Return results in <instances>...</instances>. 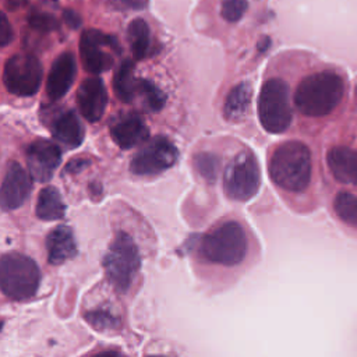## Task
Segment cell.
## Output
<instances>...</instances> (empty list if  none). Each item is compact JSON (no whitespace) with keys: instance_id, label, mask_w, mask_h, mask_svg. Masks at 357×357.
Instances as JSON below:
<instances>
[{"instance_id":"obj_1","label":"cell","mask_w":357,"mask_h":357,"mask_svg":"<svg viewBox=\"0 0 357 357\" xmlns=\"http://www.w3.org/2000/svg\"><path fill=\"white\" fill-rule=\"evenodd\" d=\"M272 181L291 192L304 191L311 178V152L300 141H286L275 148L268 165Z\"/></svg>"},{"instance_id":"obj_2","label":"cell","mask_w":357,"mask_h":357,"mask_svg":"<svg viewBox=\"0 0 357 357\" xmlns=\"http://www.w3.org/2000/svg\"><path fill=\"white\" fill-rule=\"evenodd\" d=\"M344 82L332 71H319L305 77L294 93V105L300 113L311 117L329 114L342 100Z\"/></svg>"},{"instance_id":"obj_3","label":"cell","mask_w":357,"mask_h":357,"mask_svg":"<svg viewBox=\"0 0 357 357\" xmlns=\"http://www.w3.org/2000/svg\"><path fill=\"white\" fill-rule=\"evenodd\" d=\"M247 247L248 241L243 226L238 222L229 220L202 236L199 254L211 264L234 266L244 259Z\"/></svg>"},{"instance_id":"obj_4","label":"cell","mask_w":357,"mask_h":357,"mask_svg":"<svg viewBox=\"0 0 357 357\" xmlns=\"http://www.w3.org/2000/svg\"><path fill=\"white\" fill-rule=\"evenodd\" d=\"M40 282L36 262L20 252H6L0 262V283L3 293L13 300L31 298Z\"/></svg>"},{"instance_id":"obj_5","label":"cell","mask_w":357,"mask_h":357,"mask_svg":"<svg viewBox=\"0 0 357 357\" xmlns=\"http://www.w3.org/2000/svg\"><path fill=\"white\" fill-rule=\"evenodd\" d=\"M139 265V252L134 240L124 231L117 233L103 258V268L110 283L119 291H127Z\"/></svg>"},{"instance_id":"obj_6","label":"cell","mask_w":357,"mask_h":357,"mask_svg":"<svg viewBox=\"0 0 357 357\" xmlns=\"http://www.w3.org/2000/svg\"><path fill=\"white\" fill-rule=\"evenodd\" d=\"M258 114L262 127L272 134L284 131L291 123L289 86L280 78L266 79L258 96Z\"/></svg>"},{"instance_id":"obj_7","label":"cell","mask_w":357,"mask_h":357,"mask_svg":"<svg viewBox=\"0 0 357 357\" xmlns=\"http://www.w3.org/2000/svg\"><path fill=\"white\" fill-rule=\"evenodd\" d=\"M261 169L251 151L240 152L226 167L223 174V190L236 201H248L259 190Z\"/></svg>"},{"instance_id":"obj_8","label":"cell","mask_w":357,"mask_h":357,"mask_svg":"<svg viewBox=\"0 0 357 357\" xmlns=\"http://www.w3.org/2000/svg\"><path fill=\"white\" fill-rule=\"evenodd\" d=\"M42 64L32 54H14L4 64L3 81L7 91L13 95H35L42 84Z\"/></svg>"},{"instance_id":"obj_9","label":"cell","mask_w":357,"mask_h":357,"mask_svg":"<svg viewBox=\"0 0 357 357\" xmlns=\"http://www.w3.org/2000/svg\"><path fill=\"white\" fill-rule=\"evenodd\" d=\"M107 49L120 53V46L114 36L106 35L98 29L84 31L79 40V54L84 68L92 74L110 70L113 66V54Z\"/></svg>"},{"instance_id":"obj_10","label":"cell","mask_w":357,"mask_h":357,"mask_svg":"<svg viewBox=\"0 0 357 357\" xmlns=\"http://www.w3.org/2000/svg\"><path fill=\"white\" fill-rule=\"evenodd\" d=\"M178 158V151L166 137H155L145 144L132 158L130 170L139 176H151L172 167Z\"/></svg>"},{"instance_id":"obj_11","label":"cell","mask_w":357,"mask_h":357,"mask_svg":"<svg viewBox=\"0 0 357 357\" xmlns=\"http://www.w3.org/2000/svg\"><path fill=\"white\" fill-rule=\"evenodd\" d=\"M61 151L59 145L49 139H35L26 149V165L32 178L47 181L52 178L56 167L60 165Z\"/></svg>"},{"instance_id":"obj_12","label":"cell","mask_w":357,"mask_h":357,"mask_svg":"<svg viewBox=\"0 0 357 357\" xmlns=\"http://www.w3.org/2000/svg\"><path fill=\"white\" fill-rule=\"evenodd\" d=\"M32 181L26 170L15 160H10L6 166V173L1 183V208L13 211L20 208L31 192Z\"/></svg>"},{"instance_id":"obj_13","label":"cell","mask_w":357,"mask_h":357,"mask_svg":"<svg viewBox=\"0 0 357 357\" xmlns=\"http://www.w3.org/2000/svg\"><path fill=\"white\" fill-rule=\"evenodd\" d=\"M113 141L123 149H131L149 137V128L142 117L137 113H121L110 124Z\"/></svg>"},{"instance_id":"obj_14","label":"cell","mask_w":357,"mask_h":357,"mask_svg":"<svg viewBox=\"0 0 357 357\" xmlns=\"http://www.w3.org/2000/svg\"><path fill=\"white\" fill-rule=\"evenodd\" d=\"M77 103L88 121L100 120L107 105V91L103 81L98 77L84 79L77 91Z\"/></svg>"},{"instance_id":"obj_15","label":"cell","mask_w":357,"mask_h":357,"mask_svg":"<svg viewBox=\"0 0 357 357\" xmlns=\"http://www.w3.org/2000/svg\"><path fill=\"white\" fill-rule=\"evenodd\" d=\"M77 75V61L71 52L61 53L52 64L46 79V93L52 100L61 99L71 88Z\"/></svg>"},{"instance_id":"obj_16","label":"cell","mask_w":357,"mask_h":357,"mask_svg":"<svg viewBox=\"0 0 357 357\" xmlns=\"http://www.w3.org/2000/svg\"><path fill=\"white\" fill-rule=\"evenodd\" d=\"M333 177L343 184L357 185V151L349 146H333L326 156Z\"/></svg>"},{"instance_id":"obj_17","label":"cell","mask_w":357,"mask_h":357,"mask_svg":"<svg viewBox=\"0 0 357 357\" xmlns=\"http://www.w3.org/2000/svg\"><path fill=\"white\" fill-rule=\"evenodd\" d=\"M47 259L52 265H61L74 258L78 252L74 234L67 226L54 227L46 238Z\"/></svg>"},{"instance_id":"obj_18","label":"cell","mask_w":357,"mask_h":357,"mask_svg":"<svg viewBox=\"0 0 357 357\" xmlns=\"http://www.w3.org/2000/svg\"><path fill=\"white\" fill-rule=\"evenodd\" d=\"M50 130L53 137L68 149L79 146L84 141V126L74 110L60 113L53 120Z\"/></svg>"},{"instance_id":"obj_19","label":"cell","mask_w":357,"mask_h":357,"mask_svg":"<svg viewBox=\"0 0 357 357\" xmlns=\"http://www.w3.org/2000/svg\"><path fill=\"white\" fill-rule=\"evenodd\" d=\"M36 216L42 220H57L64 216L66 206L57 188L49 185L40 190L35 206Z\"/></svg>"},{"instance_id":"obj_20","label":"cell","mask_w":357,"mask_h":357,"mask_svg":"<svg viewBox=\"0 0 357 357\" xmlns=\"http://www.w3.org/2000/svg\"><path fill=\"white\" fill-rule=\"evenodd\" d=\"M139 79L134 77V63L130 59H126L120 63L114 78H113V89L114 93L123 102H131L137 96Z\"/></svg>"},{"instance_id":"obj_21","label":"cell","mask_w":357,"mask_h":357,"mask_svg":"<svg viewBox=\"0 0 357 357\" xmlns=\"http://www.w3.org/2000/svg\"><path fill=\"white\" fill-rule=\"evenodd\" d=\"M127 38L135 60H141L148 56L151 47V32L144 20L135 18L130 22L127 28Z\"/></svg>"},{"instance_id":"obj_22","label":"cell","mask_w":357,"mask_h":357,"mask_svg":"<svg viewBox=\"0 0 357 357\" xmlns=\"http://www.w3.org/2000/svg\"><path fill=\"white\" fill-rule=\"evenodd\" d=\"M252 89L251 85L247 82H241L234 86L226 98V103L223 107L225 116L227 119H240L248 110L251 103Z\"/></svg>"},{"instance_id":"obj_23","label":"cell","mask_w":357,"mask_h":357,"mask_svg":"<svg viewBox=\"0 0 357 357\" xmlns=\"http://www.w3.org/2000/svg\"><path fill=\"white\" fill-rule=\"evenodd\" d=\"M333 208L336 215L347 225L357 227V197L350 192H339L335 198Z\"/></svg>"},{"instance_id":"obj_24","label":"cell","mask_w":357,"mask_h":357,"mask_svg":"<svg viewBox=\"0 0 357 357\" xmlns=\"http://www.w3.org/2000/svg\"><path fill=\"white\" fill-rule=\"evenodd\" d=\"M137 96L142 99L144 107L151 112H158L165 105V95L146 79H139Z\"/></svg>"},{"instance_id":"obj_25","label":"cell","mask_w":357,"mask_h":357,"mask_svg":"<svg viewBox=\"0 0 357 357\" xmlns=\"http://www.w3.org/2000/svg\"><path fill=\"white\" fill-rule=\"evenodd\" d=\"M247 10V0H222L220 14L229 22L241 20Z\"/></svg>"},{"instance_id":"obj_26","label":"cell","mask_w":357,"mask_h":357,"mask_svg":"<svg viewBox=\"0 0 357 357\" xmlns=\"http://www.w3.org/2000/svg\"><path fill=\"white\" fill-rule=\"evenodd\" d=\"M195 167L198 169L201 176L205 177L206 180H209V181L215 180L218 165H216L215 158L211 156L209 153L197 155V158H195Z\"/></svg>"},{"instance_id":"obj_27","label":"cell","mask_w":357,"mask_h":357,"mask_svg":"<svg viewBox=\"0 0 357 357\" xmlns=\"http://www.w3.org/2000/svg\"><path fill=\"white\" fill-rule=\"evenodd\" d=\"M29 25L40 32H49L57 28V21L53 15L45 13H33L29 17Z\"/></svg>"},{"instance_id":"obj_28","label":"cell","mask_w":357,"mask_h":357,"mask_svg":"<svg viewBox=\"0 0 357 357\" xmlns=\"http://www.w3.org/2000/svg\"><path fill=\"white\" fill-rule=\"evenodd\" d=\"M13 40V29L11 25L6 17V14H1V24H0V43L1 46H7Z\"/></svg>"},{"instance_id":"obj_29","label":"cell","mask_w":357,"mask_h":357,"mask_svg":"<svg viewBox=\"0 0 357 357\" xmlns=\"http://www.w3.org/2000/svg\"><path fill=\"white\" fill-rule=\"evenodd\" d=\"M63 17H64V21L67 22V25L70 28H73V29H77L81 25L79 15L75 11H73V10H64Z\"/></svg>"},{"instance_id":"obj_30","label":"cell","mask_w":357,"mask_h":357,"mask_svg":"<svg viewBox=\"0 0 357 357\" xmlns=\"http://www.w3.org/2000/svg\"><path fill=\"white\" fill-rule=\"evenodd\" d=\"M120 3H123V7H128V8H135V10H141L146 6L148 0H119Z\"/></svg>"},{"instance_id":"obj_31","label":"cell","mask_w":357,"mask_h":357,"mask_svg":"<svg viewBox=\"0 0 357 357\" xmlns=\"http://www.w3.org/2000/svg\"><path fill=\"white\" fill-rule=\"evenodd\" d=\"M10 6H18V4H22L25 0H7Z\"/></svg>"}]
</instances>
